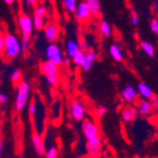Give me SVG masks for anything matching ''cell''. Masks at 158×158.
Masks as SVG:
<instances>
[{"instance_id": "obj_14", "label": "cell", "mask_w": 158, "mask_h": 158, "mask_svg": "<svg viewBox=\"0 0 158 158\" xmlns=\"http://www.w3.org/2000/svg\"><path fill=\"white\" fill-rule=\"evenodd\" d=\"M58 65L54 64L53 62H49V60H45L41 64V73H42L44 76H48V75H54L58 74Z\"/></svg>"}, {"instance_id": "obj_36", "label": "cell", "mask_w": 158, "mask_h": 158, "mask_svg": "<svg viewBox=\"0 0 158 158\" xmlns=\"http://www.w3.org/2000/svg\"><path fill=\"white\" fill-rule=\"evenodd\" d=\"M24 1H25V3L29 6H35L37 2V0H24Z\"/></svg>"}, {"instance_id": "obj_37", "label": "cell", "mask_w": 158, "mask_h": 158, "mask_svg": "<svg viewBox=\"0 0 158 158\" xmlns=\"http://www.w3.org/2000/svg\"><path fill=\"white\" fill-rule=\"evenodd\" d=\"M63 63H65V65H66V66H69V65H70L69 57H64V60H63Z\"/></svg>"}, {"instance_id": "obj_16", "label": "cell", "mask_w": 158, "mask_h": 158, "mask_svg": "<svg viewBox=\"0 0 158 158\" xmlns=\"http://www.w3.org/2000/svg\"><path fill=\"white\" fill-rule=\"evenodd\" d=\"M136 91H137V94L144 99H151L152 96L154 94L153 89L148 86L147 84H145V82H139V84L137 85Z\"/></svg>"}, {"instance_id": "obj_20", "label": "cell", "mask_w": 158, "mask_h": 158, "mask_svg": "<svg viewBox=\"0 0 158 158\" xmlns=\"http://www.w3.org/2000/svg\"><path fill=\"white\" fill-rule=\"evenodd\" d=\"M139 45H141V48L146 53L147 56L153 57L154 55H155V48H154L152 43L147 42V41H142V42L139 43Z\"/></svg>"}, {"instance_id": "obj_41", "label": "cell", "mask_w": 158, "mask_h": 158, "mask_svg": "<svg viewBox=\"0 0 158 158\" xmlns=\"http://www.w3.org/2000/svg\"><path fill=\"white\" fill-rule=\"evenodd\" d=\"M84 158H97V157H94V156H90V155H88V156H86V157H84Z\"/></svg>"}, {"instance_id": "obj_21", "label": "cell", "mask_w": 158, "mask_h": 158, "mask_svg": "<svg viewBox=\"0 0 158 158\" xmlns=\"http://www.w3.org/2000/svg\"><path fill=\"white\" fill-rule=\"evenodd\" d=\"M78 5V0H63V6L68 13H74Z\"/></svg>"}, {"instance_id": "obj_4", "label": "cell", "mask_w": 158, "mask_h": 158, "mask_svg": "<svg viewBox=\"0 0 158 158\" xmlns=\"http://www.w3.org/2000/svg\"><path fill=\"white\" fill-rule=\"evenodd\" d=\"M45 57H46L47 60L49 62H53L56 65H62L63 60H64V55L60 47L58 44H56L55 42H49V44L45 48Z\"/></svg>"}, {"instance_id": "obj_33", "label": "cell", "mask_w": 158, "mask_h": 158, "mask_svg": "<svg viewBox=\"0 0 158 158\" xmlns=\"http://www.w3.org/2000/svg\"><path fill=\"white\" fill-rule=\"evenodd\" d=\"M9 100V97H8V94H3V92H1L0 94V104H3L6 103V102Z\"/></svg>"}, {"instance_id": "obj_10", "label": "cell", "mask_w": 158, "mask_h": 158, "mask_svg": "<svg viewBox=\"0 0 158 158\" xmlns=\"http://www.w3.org/2000/svg\"><path fill=\"white\" fill-rule=\"evenodd\" d=\"M32 145L34 147V151L36 155L39 156H44L45 155V142L44 138L39 132H33L32 134Z\"/></svg>"}, {"instance_id": "obj_39", "label": "cell", "mask_w": 158, "mask_h": 158, "mask_svg": "<svg viewBox=\"0 0 158 158\" xmlns=\"http://www.w3.org/2000/svg\"><path fill=\"white\" fill-rule=\"evenodd\" d=\"M3 1H5L7 5H13V3H15L17 0H3Z\"/></svg>"}, {"instance_id": "obj_19", "label": "cell", "mask_w": 158, "mask_h": 158, "mask_svg": "<svg viewBox=\"0 0 158 158\" xmlns=\"http://www.w3.org/2000/svg\"><path fill=\"white\" fill-rule=\"evenodd\" d=\"M99 29H100V32L106 37H110L112 35V27L108 21H104V20L101 21L100 25H99Z\"/></svg>"}, {"instance_id": "obj_6", "label": "cell", "mask_w": 158, "mask_h": 158, "mask_svg": "<svg viewBox=\"0 0 158 158\" xmlns=\"http://www.w3.org/2000/svg\"><path fill=\"white\" fill-rule=\"evenodd\" d=\"M69 113L75 121H82L84 118H86V106L81 101L74 100L69 106Z\"/></svg>"}, {"instance_id": "obj_31", "label": "cell", "mask_w": 158, "mask_h": 158, "mask_svg": "<svg viewBox=\"0 0 158 158\" xmlns=\"http://www.w3.org/2000/svg\"><path fill=\"white\" fill-rule=\"evenodd\" d=\"M106 111H108V110H106V108H104V106H99V108L97 109L96 112H97V115L101 118V116H103L104 114L106 113Z\"/></svg>"}, {"instance_id": "obj_23", "label": "cell", "mask_w": 158, "mask_h": 158, "mask_svg": "<svg viewBox=\"0 0 158 158\" xmlns=\"http://www.w3.org/2000/svg\"><path fill=\"white\" fill-rule=\"evenodd\" d=\"M91 9L92 15H99L100 12V0H85Z\"/></svg>"}, {"instance_id": "obj_1", "label": "cell", "mask_w": 158, "mask_h": 158, "mask_svg": "<svg viewBox=\"0 0 158 158\" xmlns=\"http://www.w3.org/2000/svg\"><path fill=\"white\" fill-rule=\"evenodd\" d=\"M82 133L87 141L88 155L98 157L102 149V138L99 126L91 118H84L81 124Z\"/></svg>"}, {"instance_id": "obj_7", "label": "cell", "mask_w": 158, "mask_h": 158, "mask_svg": "<svg viewBox=\"0 0 158 158\" xmlns=\"http://www.w3.org/2000/svg\"><path fill=\"white\" fill-rule=\"evenodd\" d=\"M47 10L45 6L39 5L36 6L34 10V15H33V24H34V29L36 30H43L45 25V19H46Z\"/></svg>"}, {"instance_id": "obj_18", "label": "cell", "mask_w": 158, "mask_h": 158, "mask_svg": "<svg viewBox=\"0 0 158 158\" xmlns=\"http://www.w3.org/2000/svg\"><path fill=\"white\" fill-rule=\"evenodd\" d=\"M109 52H110V55L111 57L116 60V62H122L124 58V55H123V52H122V49L120 48L118 44H112L110 46V49H109Z\"/></svg>"}, {"instance_id": "obj_2", "label": "cell", "mask_w": 158, "mask_h": 158, "mask_svg": "<svg viewBox=\"0 0 158 158\" xmlns=\"http://www.w3.org/2000/svg\"><path fill=\"white\" fill-rule=\"evenodd\" d=\"M31 85L27 81H21L18 82L17 86V92H15V109L17 112L23 111L27 108L29 103L30 97H31Z\"/></svg>"}, {"instance_id": "obj_26", "label": "cell", "mask_w": 158, "mask_h": 158, "mask_svg": "<svg viewBox=\"0 0 158 158\" xmlns=\"http://www.w3.org/2000/svg\"><path fill=\"white\" fill-rule=\"evenodd\" d=\"M46 78V81L49 86L55 87L59 84V76L58 74H54V75H48V76H45Z\"/></svg>"}, {"instance_id": "obj_24", "label": "cell", "mask_w": 158, "mask_h": 158, "mask_svg": "<svg viewBox=\"0 0 158 158\" xmlns=\"http://www.w3.org/2000/svg\"><path fill=\"white\" fill-rule=\"evenodd\" d=\"M85 55H86V53L80 49V51H79V52L77 53L74 57H73V63L75 64V66L81 67L82 63H84V60H85Z\"/></svg>"}, {"instance_id": "obj_34", "label": "cell", "mask_w": 158, "mask_h": 158, "mask_svg": "<svg viewBox=\"0 0 158 158\" xmlns=\"http://www.w3.org/2000/svg\"><path fill=\"white\" fill-rule=\"evenodd\" d=\"M132 24L135 25V27L138 24V17L135 15V13H134V15H132Z\"/></svg>"}, {"instance_id": "obj_17", "label": "cell", "mask_w": 158, "mask_h": 158, "mask_svg": "<svg viewBox=\"0 0 158 158\" xmlns=\"http://www.w3.org/2000/svg\"><path fill=\"white\" fill-rule=\"evenodd\" d=\"M138 113L142 114V115H149V114L153 113L154 108L152 106L151 101L148 100H142L139 103H138Z\"/></svg>"}, {"instance_id": "obj_30", "label": "cell", "mask_w": 158, "mask_h": 158, "mask_svg": "<svg viewBox=\"0 0 158 158\" xmlns=\"http://www.w3.org/2000/svg\"><path fill=\"white\" fill-rule=\"evenodd\" d=\"M151 103L152 106H153L154 110H157L158 111V97L155 96V94H153L151 98Z\"/></svg>"}, {"instance_id": "obj_12", "label": "cell", "mask_w": 158, "mask_h": 158, "mask_svg": "<svg viewBox=\"0 0 158 158\" xmlns=\"http://www.w3.org/2000/svg\"><path fill=\"white\" fill-rule=\"evenodd\" d=\"M97 60V53L94 51H88L85 55V60L81 65V69L85 72H89L92 68V66L94 65Z\"/></svg>"}, {"instance_id": "obj_8", "label": "cell", "mask_w": 158, "mask_h": 158, "mask_svg": "<svg viewBox=\"0 0 158 158\" xmlns=\"http://www.w3.org/2000/svg\"><path fill=\"white\" fill-rule=\"evenodd\" d=\"M74 15L78 22H84V21H86V20H88L89 18L91 17L92 12L88 3L86 1H81L80 3L77 5Z\"/></svg>"}, {"instance_id": "obj_13", "label": "cell", "mask_w": 158, "mask_h": 158, "mask_svg": "<svg viewBox=\"0 0 158 158\" xmlns=\"http://www.w3.org/2000/svg\"><path fill=\"white\" fill-rule=\"evenodd\" d=\"M136 96H137V91H136V89L133 86H131V85H126L121 92L122 99L125 102H133L136 99Z\"/></svg>"}, {"instance_id": "obj_15", "label": "cell", "mask_w": 158, "mask_h": 158, "mask_svg": "<svg viewBox=\"0 0 158 158\" xmlns=\"http://www.w3.org/2000/svg\"><path fill=\"white\" fill-rule=\"evenodd\" d=\"M65 51H66V55L69 58H73L77 53L80 51V46L79 43L75 40H68L65 45Z\"/></svg>"}, {"instance_id": "obj_42", "label": "cell", "mask_w": 158, "mask_h": 158, "mask_svg": "<svg viewBox=\"0 0 158 158\" xmlns=\"http://www.w3.org/2000/svg\"><path fill=\"white\" fill-rule=\"evenodd\" d=\"M1 135H2V128H1V126H0V137H1Z\"/></svg>"}, {"instance_id": "obj_25", "label": "cell", "mask_w": 158, "mask_h": 158, "mask_svg": "<svg viewBox=\"0 0 158 158\" xmlns=\"http://www.w3.org/2000/svg\"><path fill=\"white\" fill-rule=\"evenodd\" d=\"M11 80L15 84H18V82H20L22 80V72H21V69L20 68L13 69L12 73H11Z\"/></svg>"}, {"instance_id": "obj_27", "label": "cell", "mask_w": 158, "mask_h": 158, "mask_svg": "<svg viewBox=\"0 0 158 158\" xmlns=\"http://www.w3.org/2000/svg\"><path fill=\"white\" fill-rule=\"evenodd\" d=\"M37 111V104L35 102V100H31V101L27 103V112H29V115L31 118H34V115L36 114Z\"/></svg>"}, {"instance_id": "obj_3", "label": "cell", "mask_w": 158, "mask_h": 158, "mask_svg": "<svg viewBox=\"0 0 158 158\" xmlns=\"http://www.w3.org/2000/svg\"><path fill=\"white\" fill-rule=\"evenodd\" d=\"M3 56L7 59H15L21 54L20 40L12 33L5 34V45H3Z\"/></svg>"}, {"instance_id": "obj_5", "label": "cell", "mask_w": 158, "mask_h": 158, "mask_svg": "<svg viewBox=\"0 0 158 158\" xmlns=\"http://www.w3.org/2000/svg\"><path fill=\"white\" fill-rule=\"evenodd\" d=\"M18 25L22 36H31L34 31L33 19L27 13H21L18 18Z\"/></svg>"}, {"instance_id": "obj_11", "label": "cell", "mask_w": 158, "mask_h": 158, "mask_svg": "<svg viewBox=\"0 0 158 158\" xmlns=\"http://www.w3.org/2000/svg\"><path fill=\"white\" fill-rule=\"evenodd\" d=\"M138 115H139V113H138L137 108H134V106H125L121 112L122 120H123V122H125V123H130V122L134 121Z\"/></svg>"}, {"instance_id": "obj_32", "label": "cell", "mask_w": 158, "mask_h": 158, "mask_svg": "<svg viewBox=\"0 0 158 158\" xmlns=\"http://www.w3.org/2000/svg\"><path fill=\"white\" fill-rule=\"evenodd\" d=\"M3 45H5V34L0 32V54L3 52Z\"/></svg>"}, {"instance_id": "obj_35", "label": "cell", "mask_w": 158, "mask_h": 158, "mask_svg": "<svg viewBox=\"0 0 158 158\" xmlns=\"http://www.w3.org/2000/svg\"><path fill=\"white\" fill-rule=\"evenodd\" d=\"M79 46H80V49H81V51H85V49H87V46H88V44H87L85 41H81V42L79 43Z\"/></svg>"}, {"instance_id": "obj_9", "label": "cell", "mask_w": 158, "mask_h": 158, "mask_svg": "<svg viewBox=\"0 0 158 158\" xmlns=\"http://www.w3.org/2000/svg\"><path fill=\"white\" fill-rule=\"evenodd\" d=\"M44 36L48 42H55L59 36V27L55 22H48L44 25Z\"/></svg>"}, {"instance_id": "obj_22", "label": "cell", "mask_w": 158, "mask_h": 158, "mask_svg": "<svg viewBox=\"0 0 158 158\" xmlns=\"http://www.w3.org/2000/svg\"><path fill=\"white\" fill-rule=\"evenodd\" d=\"M30 36H22L21 40H20V48H21V54L25 55L27 52L29 51V47H30Z\"/></svg>"}, {"instance_id": "obj_40", "label": "cell", "mask_w": 158, "mask_h": 158, "mask_svg": "<svg viewBox=\"0 0 158 158\" xmlns=\"http://www.w3.org/2000/svg\"><path fill=\"white\" fill-rule=\"evenodd\" d=\"M153 8H154V10H155V11H158V1H156V2H154Z\"/></svg>"}, {"instance_id": "obj_28", "label": "cell", "mask_w": 158, "mask_h": 158, "mask_svg": "<svg viewBox=\"0 0 158 158\" xmlns=\"http://www.w3.org/2000/svg\"><path fill=\"white\" fill-rule=\"evenodd\" d=\"M45 157L46 158H57L58 157V148L55 146H51V147L45 152Z\"/></svg>"}, {"instance_id": "obj_38", "label": "cell", "mask_w": 158, "mask_h": 158, "mask_svg": "<svg viewBox=\"0 0 158 158\" xmlns=\"http://www.w3.org/2000/svg\"><path fill=\"white\" fill-rule=\"evenodd\" d=\"M2 152H3V142H2V139H1V137H0V156H1Z\"/></svg>"}, {"instance_id": "obj_29", "label": "cell", "mask_w": 158, "mask_h": 158, "mask_svg": "<svg viewBox=\"0 0 158 158\" xmlns=\"http://www.w3.org/2000/svg\"><path fill=\"white\" fill-rule=\"evenodd\" d=\"M151 29L155 34L158 35V20L157 19H154L151 21Z\"/></svg>"}]
</instances>
